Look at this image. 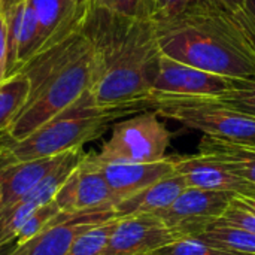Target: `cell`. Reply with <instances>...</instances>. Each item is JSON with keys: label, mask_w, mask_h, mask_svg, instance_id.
<instances>
[{"label": "cell", "mask_w": 255, "mask_h": 255, "mask_svg": "<svg viewBox=\"0 0 255 255\" xmlns=\"http://www.w3.org/2000/svg\"><path fill=\"white\" fill-rule=\"evenodd\" d=\"M109 218H115L112 211L85 214L60 212L54 224L27 242L15 245L7 255H66L73 239L81 232Z\"/></svg>", "instance_id": "cell-12"}, {"label": "cell", "mask_w": 255, "mask_h": 255, "mask_svg": "<svg viewBox=\"0 0 255 255\" xmlns=\"http://www.w3.org/2000/svg\"><path fill=\"white\" fill-rule=\"evenodd\" d=\"M19 72L30 79V96L6 131L9 140L27 137L90 91L96 72L94 46L84 31L75 33L36 54Z\"/></svg>", "instance_id": "cell-3"}, {"label": "cell", "mask_w": 255, "mask_h": 255, "mask_svg": "<svg viewBox=\"0 0 255 255\" xmlns=\"http://www.w3.org/2000/svg\"><path fill=\"white\" fill-rule=\"evenodd\" d=\"M175 172L181 175L187 187L208 191L232 193L239 197H255V185L233 173L223 161L208 154L173 157Z\"/></svg>", "instance_id": "cell-11"}, {"label": "cell", "mask_w": 255, "mask_h": 255, "mask_svg": "<svg viewBox=\"0 0 255 255\" xmlns=\"http://www.w3.org/2000/svg\"><path fill=\"white\" fill-rule=\"evenodd\" d=\"M146 102L160 117L205 136L255 143V117L223 105L211 96H149Z\"/></svg>", "instance_id": "cell-5"}, {"label": "cell", "mask_w": 255, "mask_h": 255, "mask_svg": "<svg viewBox=\"0 0 255 255\" xmlns=\"http://www.w3.org/2000/svg\"><path fill=\"white\" fill-rule=\"evenodd\" d=\"M118 223V218H109L81 232L72 242L66 255H100Z\"/></svg>", "instance_id": "cell-20"}, {"label": "cell", "mask_w": 255, "mask_h": 255, "mask_svg": "<svg viewBox=\"0 0 255 255\" xmlns=\"http://www.w3.org/2000/svg\"><path fill=\"white\" fill-rule=\"evenodd\" d=\"M230 81L161 54L149 96H217L229 88Z\"/></svg>", "instance_id": "cell-9"}, {"label": "cell", "mask_w": 255, "mask_h": 255, "mask_svg": "<svg viewBox=\"0 0 255 255\" xmlns=\"http://www.w3.org/2000/svg\"><path fill=\"white\" fill-rule=\"evenodd\" d=\"M245 7H247V10L251 13V16L254 18V21H255V0H247Z\"/></svg>", "instance_id": "cell-30"}, {"label": "cell", "mask_w": 255, "mask_h": 255, "mask_svg": "<svg viewBox=\"0 0 255 255\" xmlns=\"http://www.w3.org/2000/svg\"><path fill=\"white\" fill-rule=\"evenodd\" d=\"M54 202L60 211L67 214L114 212V206L118 203L90 154L84 155L82 161L55 194Z\"/></svg>", "instance_id": "cell-8"}, {"label": "cell", "mask_w": 255, "mask_h": 255, "mask_svg": "<svg viewBox=\"0 0 255 255\" xmlns=\"http://www.w3.org/2000/svg\"><path fill=\"white\" fill-rule=\"evenodd\" d=\"M21 1H24V0H3V6H1V12L0 13H6L9 9H12L13 6H16Z\"/></svg>", "instance_id": "cell-29"}, {"label": "cell", "mask_w": 255, "mask_h": 255, "mask_svg": "<svg viewBox=\"0 0 255 255\" xmlns=\"http://www.w3.org/2000/svg\"><path fill=\"white\" fill-rule=\"evenodd\" d=\"M235 197L232 193L187 187L167 209L155 217L178 238L199 236L224 215Z\"/></svg>", "instance_id": "cell-7"}, {"label": "cell", "mask_w": 255, "mask_h": 255, "mask_svg": "<svg viewBox=\"0 0 255 255\" xmlns=\"http://www.w3.org/2000/svg\"><path fill=\"white\" fill-rule=\"evenodd\" d=\"M82 31L96 55L90 88L93 103L100 108L142 105L148 109L161 58L154 19L90 9Z\"/></svg>", "instance_id": "cell-1"}, {"label": "cell", "mask_w": 255, "mask_h": 255, "mask_svg": "<svg viewBox=\"0 0 255 255\" xmlns=\"http://www.w3.org/2000/svg\"><path fill=\"white\" fill-rule=\"evenodd\" d=\"M149 255H247L230 251L221 247H217L208 241H203L197 236H187L179 238L155 251Z\"/></svg>", "instance_id": "cell-23"}, {"label": "cell", "mask_w": 255, "mask_h": 255, "mask_svg": "<svg viewBox=\"0 0 255 255\" xmlns=\"http://www.w3.org/2000/svg\"><path fill=\"white\" fill-rule=\"evenodd\" d=\"M199 0H149V18L164 21L178 16Z\"/></svg>", "instance_id": "cell-26"}, {"label": "cell", "mask_w": 255, "mask_h": 255, "mask_svg": "<svg viewBox=\"0 0 255 255\" xmlns=\"http://www.w3.org/2000/svg\"><path fill=\"white\" fill-rule=\"evenodd\" d=\"M60 208L55 205V202H49L43 206H39L24 223V226L21 227L19 233L15 238V245L24 244L28 239L34 238L36 235H39L40 232H43L46 227H49L51 224H54L55 218L60 215Z\"/></svg>", "instance_id": "cell-24"}, {"label": "cell", "mask_w": 255, "mask_h": 255, "mask_svg": "<svg viewBox=\"0 0 255 255\" xmlns=\"http://www.w3.org/2000/svg\"><path fill=\"white\" fill-rule=\"evenodd\" d=\"M197 238L208 241L217 247L236 251L241 254L255 255V233L235 227V226H226L215 223L211 227H208L202 235Z\"/></svg>", "instance_id": "cell-19"}, {"label": "cell", "mask_w": 255, "mask_h": 255, "mask_svg": "<svg viewBox=\"0 0 255 255\" xmlns=\"http://www.w3.org/2000/svg\"><path fill=\"white\" fill-rule=\"evenodd\" d=\"M30 96V79L19 72L0 82V133H6Z\"/></svg>", "instance_id": "cell-18"}, {"label": "cell", "mask_w": 255, "mask_h": 255, "mask_svg": "<svg viewBox=\"0 0 255 255\" xmlns=\"http://www.w3.org/2000/svg\"><path fill=\"white\" fill-rule=\"evenodd\" d=\"M187 188L185 179L176 172L140 190L139 193L118 202L114 206L115 218L158 215L167 209Z\"/></svg>", "instance_id": "cell-16"}, {"label": "cell", "mask_w": 255, "mask_h": 255, "mask_svg": "<svg viewBox=\"0 0 255 255\" xmlns=\"http://www.w3.org/2000/svg\"><path fill=\"white\" fill-rule=\"evenodd\" d=\"M250 199H253V200H255V197H250Z\"/></svg>", "instance_id": "cell-34"}, {"label": "cell", "mask_w": 255, "mask_h": 255, "mask_svg": "<svg viewBox=\"0 0 255 255\" xmlns=\"http://www.w3.org/2000/svg\"><path fill=\"white\" fill-rule=\"evenodd\" d=\"M91 160L103 173L108 185L121 202L157 181L175 173L173 157H166L154 163H124V161H97L93 154Z\"/></svg>", "instance_id": "cell-14"}, {"label": "cell", "mask_w": 255, "mask_h": 255, "mask_svg": "<svg viewBox=\"0 0 255 255\" xmlns=\"http://www.w3.org/2000/svg\"><path fill=\"white\" fill-rule=\"evenodd\" d=\"M214 1L229 10H233V12L245 9V4H247V0H214Z\"/></svg>", "instance_id": "cell-28"}, {"label": "cell", "mask_w": 255, "mask_h": 255, "mask_svg": "<svg viewBox=\"0 0 255 255\" xmlns=\"http://www.w3.org/2000/svg\"><path fill=\"white\" fill-rule=\"evenodd\" d=\"M211 97L239 112L255 117V78H232L224 93Z\"/></svg>", "instance_id": "cell-21"}, {"label": "cell", "mask_w": 255, "mask_h": 255, "mask_svg": "<svg viewBox=\"0 0 255 255\" xmlns=\"http://www.w3.org/2000/svg\"><path fill=\"white\" fill-rule=\"evenodd\" d=\"M199 152L223 161L233 173L255 185V146L220 137L205 136L199 143Z\"/></svg>", "instance_id": "cell-17"}, {"label": "cell", "mask_w": 255, "mask_h": 255, "mask_svg": "<svg viewBox=\"0 0 255 255\" xmlns=\"http://www.w3.org/2000/svg\"><path fill=\"white\" fill-rule=\"evenodd\" d=\"M6 63H7V31L6 18L0 13V82L6 79Z\"/></svg>", "instance_id": "cell-27"}, {"label": "cell", "mask_w": 255, "mask_h": 255, "mask_svg": "<svg viewBox=\"0 0 255 255\" xmlns=\"http://www.w3.org/2000/svg\"><path fill=\"white\" fill-rule=\"evenodd\" d=\"M142 105L100 108L91 100L90 91L52 120L21 140H10L0 148V164L55 157L103 136L115 120L143 112Z\"/></svg>", "instance_id": "cell-4"}, {"label": "cell", "mask_w": 255, "mask_h": 255, "mask_svg": "<svg viewBox=\"0 0 255 255\" xmlns=\"http://www.w3.org/2000/svg\"><path fill=\"white\" fill-rule=\"evenodd\" d=\"M69 152L55 157L0 164V209L7 208L25 197L45 176L63 163Z\"/></svg>", "instance_id": "cell-15"}, {"label": "cell", "mask_w": 255, "mask_h": 255, "mask_svg": "<svg viewBox=\"0 0 255 255\" xmlns=\"http://www.w3.org/2000/svg\"><path fill=\"white\" fill-rule=\"evenodd\" d=\"M1 6H3V0H0V12H1Z\"/></svg>", "instance_id": "cell-32"}, {"label": "cell", "mask_w": 255, "mask_h": 255, "mask_svg": "<svg viewBox=\"0 0 255 255\" xmlns=\"http://www.w3.org/2000/svg\"><path fill=\"white\" fill-rule=\"evenodd\" d=\"M39 21L40 49L46 51L82 31L90 13V0H28ZM37 52V54H39Z\"/></svg>", "instance_id": "cell-13"}, {"label": "cell", "mask_w": 255, "mask_h": 255, "mask_svg": "<svg viewBox=\"0 0 255 255\" xmlns=\"http://www.w3.org/2000/svg\"><path fill=\"white\" fill-rule=\"evenodd\" d=\"M163 55L227 78H255V21L214 0H199L182 13L154 21Z\"/></svg>", "instance_id": "cell-2"}, {"label": "cell", "mask_w": 255, "mask_h": 255, "mask_svg": "<svg viewBox=\"0 0 255 255\" xmlns=\"http://www.w3.org/2000/svg\"><path fill=\"white\" fill-rule=\"evenodd\" d=\"M179 239L155 215L118 218V223L100 255H149Z\"/></svg>", "instance_id": "cell-10"}, {"label": "cell", "mask_w": 255, "mask_h": 255, "mask_svg": "<svg viewBox=\"0 0 255 255\" xmlns=\"http://www.w3.org/2000/svg\"><path fill=\"white\" fill-rule=\"evenodd\" d=\"M172 134L155 111H143L112 126L111 137L93 157L97 161L154 163L166 158Z\"/></svg>", "instance_id": "cell-6"}, {"label": "cell", "mask_w": 255, "mask_h": 255, "mask_svg": "<svg viewBox=\"0 0 255 255\" xmlns=\"http://www.w3.org/2000/svg\"><path fill=\"white\" fill-rule=\"evenodd\" d=\"M145 3H146V9H148V15H149V0H145Z\"/></svg>", "instance_id": "cell-31"}, {"label": "cell", "mask_w": 255, "mask_h": 255, "mask_svg": "<svg viewBox=\"0 0 255 255\" xmlns=\"http://www.w3.org/2000/svg\"><path fill=\"white\" fill-rule=\"evenodd\" d=\"M248 145H250V143H248ZM254 146H255V143H254Z\"/></svg>", "instance_id": "cell-35"}, {"label": "cell", "mask_w": 255, "mask_h": 255, "mask_svg": "<svg viewBox=\"0 0 255 255\" xmlns=\"http://www.w3.org/2000/svg\"><path fill=\"white\" fill-rule=\"evenodd\" d=\"M0 200H1V191H0Z\"/></svg>", "instance_id": "cell-33"}, {"label": "cell", "mask_w": 255, "mask_h": 255, "mask_svg": "<svg viewBox=\"0 0 255 255\" xmlns=\"http://www.w3.org/2000/svg\"><path fill=\"white\" fill-rule=\"evenodd\" d=\"M90 9H103L124 16H149L145 0H90Z\"/></svg>", "instance_id": "cell-25"}, {"label": "cell", "mask_w": 255, "mask_h": 255, "mask_svg": "<svg viewBox=\"0 0 255 255\" xmlns=\"http://www.w3.org/2000/svg\"><path fill=\"white\" fill-rule=\"evenodd\" d=\"M36 209L37 208L25 199L0 209V248L15 241L21 227Z\"/></svg>", "instance_id": "cell-22"}]
</instances>
